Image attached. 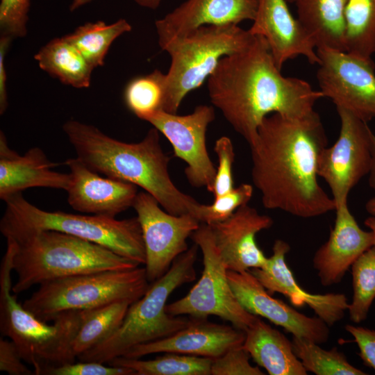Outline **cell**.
<instances>
[{
    "label": "cell",
    "instance_id": "40",
    "mask_svg": "<svg viewBox=\"0 0 375 375\" xmlns=\"http://www.w3.org/2000/svg\"><path fill=\"white\" fill-rule=\"evenodd\" d=\"M346 331L352 335L363 363L375 370V330L347 324Z\"/></svg>",
    "mask_w": 375,
    "mask_h": 375
},
{
    "label": "cell",
    "instance_id": "2",
    "mask_svg": "<svg viewBox=\"0 0 375 375\" xmlns=\"http://www.w3.org/2000/svg\"><path fill=\"white\" fill-rule=\"evenodd\" d=\"M281 70L265 39L255 35L245 49L222 57L208 78L212 104L248 144L267 116L303 117L323 98L307 81Z\"/></svg>",
    "mask_w": 375,
    "mask_h": 375
},
{
    "label": "cell",
    "instance_id": "46",
    "mask_svg": "<svg viewBox=\"0 0 375 375\" xmlns=\"http://www.w3.org/2000/svg\"><path fill=\"white\" fill-rule=\"evenodd\" d=\"M92 0H72L69 6L71 11H74L81 6L90 3Z\"/></svg>",
    "mask_w": 375,
    "mask_h": 375
},
{
    "label": "cell",
    "instance_id": "44",
    "mask_svg": "<svg viewBox=\"0 0 375 375\" xmlns=\"http://www.w3.org/2000/svg\"><path fill=\"white\" fill-rule=\"evenodd\" d=\"M365 210L370 215L375 216V197L368 199L365 205Z\"/></svg>",
    "mask_w": 375,
    "mask_h": 375
},
{
    "label": "cell",
    "instance_id": "11",
    "mask_svg": "<svg viewBox=\"0 0 375 375\" xmlns=\"http://www.w3.org/2000/svg\"><path fill=\"white\" fill-rule=\"evenodd\" d=\"M336 109L340 119V133L333 145L322 150L318 175L328 185L338 208L348 204L351 191L369 174L374 133L367 122L344 109Z\"/></svg>",
    "mask_w": 375,
    "mask_h": 375
},
{
    "label": "cell",
    "instance_id": "20",
    "mask_svg": "<svg viewBox=\"0 0 375 375\" xmlns=\"http://www.w3.org/2000/svg\"><path fill=\"white\" fill-rule=\"evenodd\" d=\"M244 338L245 332L234 326L193 318L188 325L176 333L135 346L122 357L140 358L153 353L170 352L214 359L231 348L242 345Z\"/></svg>",
    "mask_w": 375,
    "mask_h": 375
},
{
    "label": "cell",
    "instance_id": "8",
    "mask_svg": "<svg viewBox=\"0 0 375 375\" xmlns=\"http://www.w3.org/2000/svg\"><path fill=\"white\" fill-rule=\"evenodd\" d=\"M254 38L237 24L205 25L167 43L162 48L171 58L162 110L177 113L185 97L202 85L222 57L245 49Z\"/></svg>",
    "mask_w": 375,
    "mask_h": 375
},
{
    "label": "cell",
    "instance_id": "6",
    "mask_svg": "<svg viewBox=\"0 0 375 375\" xmlns=\"http://www.w3.org/2000/svg\"><path fill=\"white\" fill-rule=\"evenodd\" d=\"M198 249L194 244L178 256L167 273L150 284L144 294L130 305L116 331L78 356V360L108 364L135 346L167 337L188 325L191 320L167 313L166 306L176 289L196 279Z\"/></svg>",
    "mask_w": 375,
    "mask_h": 375
},
{
    "label": "cell",
    "instance_id": "32",
    "mask_svg": "<svg viewBox=\"0 0 375 375\" xmlns=\"http://www.w3.org/2000/svg\"><path fill=\"white\" fill-rule=\"evenodd\" d=\"M166 76L159 69L131 80L124 92L126 107L144 120L153 112L162 110L165 92Z\"/></svg>",
    "mask_w": 375,
    "mask_h": 375
},
{
    "label": "cell",
    "instance_id": "5",
    "mask_svg": "<svg viewBox=\"0 0 375 375\" xmlns=\"http://www.w3.org/2000/svg\"><path fill=\"white\" fill-rule=\"evenodd\" d=\"M12 247L7 242L0 267V330L17 346L34 374L49 367L73 362L72 341L87 310H67L56 315L48 324L27 310L12 291Z\"/></svg>",
    "mask_w": 375,
    "mask_h": 375
},
{
    "label": "cell",
    "instance_id": "9",
    "mask_svg": "<svg viewBox=\"0 0 375 375\" xmlns=\"http://www.w3.org/2000/svg\"><path fill=\"white\" fill-rule=\"evenodd\" d=\"M149 286L144 267L101 271L44 283L22 305L48 322L64 311L94 309L118 301L133 303Z\"/></svg>",
    "mask_w": 375,
    "mask_h": 375
},
{
    "label": "cell",
    "instance_id": "41",
    "mask_svg": "<svg viewBox=\"0 0 375 375\" xmlns=\"http://www.w3.org/2000/svg\"><path fill=\"white\" fill-rule=\"evenodd\" d=\"M12 38L1 34L0 38V113L3 115L6 110L8 101V92L6 88L7 75L5 67V57L9 48Z\"/></svg>",
    "mask_w": 375,
    "mask_h": 375
},
{
    "label": "cell",
    "instance_id": "22",
    "mask_svg": "<svg viewBox=\"0 0 375 375\" xmlns=\"http://www.w3.org/2000/svg\"><path fill=\"white\" fill-rule=\"evenodd\" d=\"M335 211V224L329 238L312 259L324 286L339 283L353 263L374 244L373 233L359 226L348 204L336 208Z\"/></svg>",
    "mask_w": 375,
    "mask_h": 375
},
{
    "label": "cell",
    "instance_id": "21",
    "mask_svg": "<svg viewBox=\"0 0 375 375\" xmlns=\"http://www.w3.org/2000/svg\"><path fill=\"white\" fill-rule=\"evenodd\" d=\"M258 0H186L155 22L158 44L163 48L175 38L205 25L237 24L253 21Z\"/></svg>",
    "mask_w": 375,
    "mask_h": 375
},
{
    "label": "cell",
    "instance_id": "26",
    "mask_svg": "<svg viewBox=\"0 0 375 375\" xmlns=\"http://www.w3.org/2000/svg\"><path fill=\"white\" fill-rule=\"evenodd\" d=\"M34 58L41 69L63 84L75 88L90 85L94 68L65 36L50 40Z\"/></svg>",
    "mask_w": 375,
    "mask_h": 375
},
{
    "label": "cell",
    "instance_id": "35",
    "mask_svg": "<svg viewBox=\"0 0 375 375\" xmlns=\"http://www.w3.org/2000/svg\"><path fill=\"white\" fill-rule=\"evenodd\" d=\"M214 151L217 156L218 165L209 192L216 198L234 188L233 166L235 153L233 142L227 136H222L216 140Z\"/></svg>",
    "mask_w": 375,
    "mask_h": 375
},
{
    "label": "cell",
    "instance_id": "45",
    "mask_svg": "<svg viewBox=\"0 0 375 375\" xmlns=\"http://www.w3.org/2000/svg\"><path fill=\"white\" fill-rule=\"evenodd\" d=\"M365 225L371 231L374 236V244L375 247V216L371 215L370 217L366 218L364 221Z\"/></svg>",
    "mask_w": 375,
    "mask_h": 375
},
{
    "label": "cell",
    "instance_id": "7",
    "mask_svg": "<svg viewBox=\"0 0 375 375\" xmlns=\"http://www.w3.org/2000/svg\"><path fill=\"white\" fill-rule=\"evenodd\" d=\"M4 201L6 210L0 221V231L5 238L53 230L99 244L138 265L145 264L144 244L137 217L118 220L94 215L46 211L28 202L22 192Z\"/></svg>",
    "mask_w": 375,
    "mask_h": 375
},
{
    "label": "cell",
    "instance_id": "12",
    "mask_svg": "<svg viewBox=\"0 0 375 375\" xmlns=\"http://www.w3.org/2000/svg\"><path fill=\"white\" fill-rule=\"evenodd\" d=\"M317 78L323 97L368 122L375 119V73L372 60L344 51L317 49Z\"/></svg>",
    "mask_w": 375,
    "mask_h": 375
},
{
    "label": "cell",
    "instance_id": "27",
    "mask_svg": "<svg viewBox=\"0 0 375 375\" xmlns=\"http://www.w3.org/2000/svg\"><path fill=\"white\" fill-rule=\"evenodd\" d=\"M131 304L127 301H118L87 310L72 343L74 356L77 358L116 331L122 324Z\"/></svg>",
    "mask_w": 375,
    "mask_h": 375
},
{
    "label": "cell",
    "instance_id": "4",
    "mask_svg": "<svg viewBox=\"0 0 375 375\" xmlns=\"http://www.w3.org/2000/svg\"><path fill=\"white\" fill-rule=\"evenodd\" d=\"M5 238L12 247L15 294L56 279L140 265L99 244L60 231H34Z\"/></svg>",
    "mask_w": 375,
    "mask_h": 375
},
{
    "label": "cell",
    "instance_id": "13",
    "mask_svg": "<svg viewBox=\"0 0 375 375\" xmlns=\"http://www.w3.org/2000/svg\"><path fill=\"white\" fill-rule=\"evenodd\" d=\"M149 193L138 192L133 208L140 224L145 249L146 276L149 283L161 278L174 260L188 249L187 239L201 222L192 215H172Z\"/></svg>",
    "mask_w": 375,
    "mask_h": 375
},
{
    "label": "cell",
    "instance_id": "31",
    "mask_svg": "<svg viewBox=\"0 0 375 375\" xmlns=\"http://www.w3.org/2000/svg\"><path fill=\"white\" fill-rule=\"evenodd\" d=\"M293 350L307 372L316 375H366L352 365L345 355L334 347L326 350L319 344L292 336Z\"/></svg>",
    "mask_w": 375,
    "mask_h": 375
},
{
    "label": "cell",
    "instance_id": "38",
    "mask_svg": "<svg viewBox=\"0 0 375 375\" xmlns=\"http://www.w3.org/2000/svg\"><path fill=\"white\" fill-rule=\"evenodd\" d=\"M45 375H135L128 368L105 365L95 361H83L65 363L45 369Z\"/></svg>",
    "mask_w": 375,
    "mask_h": 375
},
{
    "label": "cell",
    "instance_id": "33",
    "mask_svg": "<svg viewBox=\"0 0 375 375\" xmlns=\"http://www.w3.org/2000/svg\"><path fill=\"white\" fill-rule=\"evenodd\" d=\"M353 297L347 311L356 324L364 321L375 299V247L365 251L351 265Z\"/></svg>",
    "mask_w": 375,
    "mask_h": 375
},
{
    "label": "cell",
    "instance_id": "30",
    "mask_svg": "<svg viewBox=\"0 0 375 375\" xmlns=\"http://www.w3.org/2000/svg\"><path fill=\"white\" fill-rule=\"evenodd\" d=\"M344 47L349 53L372 60L375 53V0H348Z\"/></svg>",
    "mask_w": 375,
    "mask_h": 375
},
{
    "label": "cell",
    "instance_id": "29",
    "mask_svg": "<svg viewBox=\"0 0 375 375\" xmlns=\"http://www.w3.org/2000/svg\"><path fill=\"white\" fill-rule=\"evenodd\" d=\"M212 359L178 353H165L154 359L117 357L110 365L132 369L135 375H211Z\"/></svg>",
    "mask_w": 375,
    "mask_h": 375
},
{
    "label": "cell",
    "instance_id": "42",
    "mask_svg": "<svg viewBox=\"0 0 375 375\" xmlns=\"http://www.w3.org/2000/svg\"><path fill=\"white\" fill-rule=\"evenodd\" d=\"M368 184L369 188L375 191V134L372 138V167L368 175Z\"/></svg>",
    "mask_w": 375,
    "mask_h": 375
},
{
    "label": "cell",
    "instance_id": "14",
    "mask_svg": "<svg viewBox=\"0 0 375 375\" xmlns=\"http://www.w3.org/2000/svg\"><path fill=\"white\" fill-rule=\"evenodd\" d=\"M215 118L212 106L199 105L188 115H179L162 110L144 118L172 144L174 156L187 165L184 173L194 188L205 187L209 192L216 174L206 148L208 125Z\"/></svg>",
    "mask_w": 375,
    "mask_h": 375
},
{
    "label": "cell",
    "instance_id": "25",
    "mask_svg": "<svg viewBox=\"0 0 375 375\" xmlns=\"http://www.w3.org/2000/svg\"><path fill=\"white\" fill-rule=\"evenodd\" d=\"M348 0H294L297 19L316 49L345 51V10Z\"/></svg>",
    "mask_w": 375,
    "mask_h": 375
},
{
    "label": "cell",
    "instance_id": "3",
    "mask_svg": "<svg viewBox=\"0 0 375 375\" xmlns=\"http://www.w3.org/2000/svg\"><path fill=\"white\" fill-rule=\"evenodd\" d=\"M62 129L76 157L91 169L142 188L172 215L190 213L195 217L200 203L173 183L168 170L170 158L162 150L156 128L135 143L117 140L93 125L75 119L67 121Z\"/></svg>",
    "mask_w": 375,
    "mask_h": 375
},
{
    "label": "cell",
    "instance_id": "34",
    "mask_svg": "<svg viewBox=\"0 0 375 375\" xmlns=\"http://www.w3.org/2000/svg\"><path fill=\"white\" fill-rule=\"evenodd\" d=\"M253 185L242 183L229 192L214 199L210 204L199 203L195 217L208 225L228 219L240 207L247 204L253 195Z\"/></svg>",
    "mask_w": 375,
    "mask_h": 375
},
{
    "label": "cell",
    "instance_id": "39",
    "mask_svg": "<svg viewBox=\"0 0 375 375\" xmlns=\"http://www.w3.org/2000/svg\"><path fill=\"white\" fill-rule=\"evenodd\" d=\"M15 344L10 340L0 339V371L10 375H33V369L28 368L24 363Z\"/></svg>",
    "mask_w": 375,
    "mask_h": 375
},
{
    "label": "cell",
    "instance_id": "28",
    "mask_svg": "<svg viewBox=\"0 0 375 375\" xmlns=\"http://www.w3.org/2000/svg\"><path fill=\"white\" fill-rule=\"evenodd\" d=\"M132 26L125 19L112 24L103 21L87 22L65 35L94 67L104 65V60L112 42Z\"/></svg>",
    "mask_w": 375,
    "mask_h": 375
},
{
    "label": "cell",
    "instance_id": "47",
    "mask_svg": "<svg viewBox=\"0 0 375 375\" xmlns=\"http://www.w3.org/2000/svg\"><path fill=\"white\" fill-rule=\"evenodd\" d=\"M288 2L292 3L294 2V0H287Z\"/></svg>",
    "mask_w": 375,
    "mask_h": 375
},
{
    "label": "cell",
    "instance_id": "23",
    "mask_svg": "<svg viewBox=\"0 0 375 375\" xmlns=\"http://www.w3.org/2000/svg\"><path fill=\"white\" fill-rule=\"evenodd\" d=\"M59 164L51 162L39 147L19 155L11 149L4 133H0V199L31 188L67 190L70 174L53 170Z\"/></svg>",
    "mask_w": 375,
    "mask_h": 375
},
{
    "label": "cell",
    "instance_id": "17",
    "mask_svg": "<svg viewBox=\"0 0 375 375\" xmlns=\"http://www.w3.org/2000/svg\"><path fill=\"white\" fill-rule=\"evenodd\" d=\"M273 223L271 217L260 214L247 203L224 221L208 225L227 270L244 272L265 265L267 258L258 246L256 237Z\"/></svg>",
    "mask_w": 375,
    "mask_h": 375
},
{
    "label": "cell",
    "instance_id": "15",
    "mask_svg": "<svg viewBox=\"0 0 375 375\" xmlns=\"http://www.w3.org/2000/svg\"><path fill=\"white\" fill-rule=\"evenodd\" d=\"M227 276L236 298L249 312L266 318L293 336L319 344L328 341V326L322 319L308 317L274 298L249 270H227Z\"/></svg>",
    "mask_w": 375,
    "mask_h": 375
},
{
    "label": "cell",
    "instance_id": "10",
    "mask_svg": "<svg viewBox=\"0 0 375 375\" xmlns=\"http://www.w3.org/2000/svg\"><path fill=\"white\" fill-rule=\"evenodd\" d=\"M190 238L202 253L201 276L185 296L167 304V312L174 316L189 315L196 319H207L215 315L245 331L258 316L246 310L236 298L210 226L201 223Z\"/></svg>",
    "mask_w": 375,
    "mask_h": 375
},
{
    "label": "cell",
    "instance_id": "16",
    "mask_svg": "<svg viewBox=\"0 0 375 375\" xmlns=\"http://www.w3.org/2000/svg\"><path fill=\"white\" fill-rule=\"evenodd\" d=\"M64 164L70 171L71 181L66 192L68 203L74 210L115 218L133 207L138 193L135 185L101 176L77 157L67 159Z\"/></svg>",
    "mask_w": 375,
    "mask_h": 375
},
{
    "label": "cell",
    "instance_id": "36",
    "mask_svg": "<svg viewBox=\"0 0 375 375\" xmlns=\"http://www.w3.org/2000/svg\"><path fill=\"white\" fill-rule=\"evenodd\" d=\"M30 0H1L0 28L1 34L23 38L27 33Z\"/></svg>",
    "mask_w": 375,
    "mask_h": 375
},
{
    "label": "cell",
    "instance_id": "24",
    "mask_svg": "<svg viewBox=\"0 0 375 375\" xmlns=\"http://www.w3.org/2000/svg\"><path fill=\"white\" fill-rule=\"evenodd\" d=\"M244 332L242 347L269 374H307L294 352L292 341L259 317Z\"/></svg>",
    "mask_w": 375,
    "mask_h": 375
},
{
    "label": "cell",
    "instance_id": "37",
    "mask_svg": "<svg viewBox=\"0 0 375 375\" xmlns=\"http://www.w3.org/2000/svg\"><path fill=\"white\" fill-rule=\"evenodd\" d=\"M250 358L242 345L231 348L212 359L211 375H264L258 366L251 365Z\"/></svg>",
    "mask_w": 375,
    "mask_h": 375
},
{
    "label": "cell",
    "instance_id": "19",
    "mask_svg": "<svg viewBox=\"0 0 375 375\" xmlns=\"http://www.w3.org/2000/svg\"><path fill=\"white\" fill-rule=\"evenodd\" d=\"M287 0H258L253 24V35L267 41L277 67L299 56L310 64L319 62L316 47L297 19L289 10Z\"/></svg>",
    "mask_w": 375,
    "mask_h": 375
},
{
    "label": "cell",
    "instance_id": "1",
    "mask_svg": "<svg viewBox=\"0 0 375 375\" xmlns=\"http://www.w3.org/2000/svg\"><path fill=\"white\" fill-rule=\"evenodd\" d=\"M327 137L317 112L300 117L267 116L249 146L251 179L262 206L312 218L335 210L319 183L318 162Z\"/></svg>",
    "mask_w": 375,
    "mask_h": 375
},
{
    "label": "cell",
    "instance_id": "43",
    "mask_svg": "<svg viewBox=\"0 0 375 375\" xmlns=\"http://www.w3.org/2000/svg\"><path fill=\"white\" fill-rule=\"evenodd\" d=\"M139 6L149 8L155 10L156 9L160 4L162 0H133Z\"/></svg>",
    "mask_w": 375,
    "mask_h": 375
},
{
    "label": "cell",
    "instance_id": "18",
    "mask_svg": "<svg viewBox=\"0 0 375 375\" xmlns=\"http://www.w3.org/2000/svg\"><path fill=\"white\" fill-rule=\"evenodd\" d=\"M290 249L288 242L276 240L265 265L249 271L271 294L281 293L297 307L307 305L328 326H333L348 310L347 297L341 293L311 294L301 288L285 261Z\"/></svg>",
    "mask_w": 375,
    "mask_h": 375
}]
</instances>
